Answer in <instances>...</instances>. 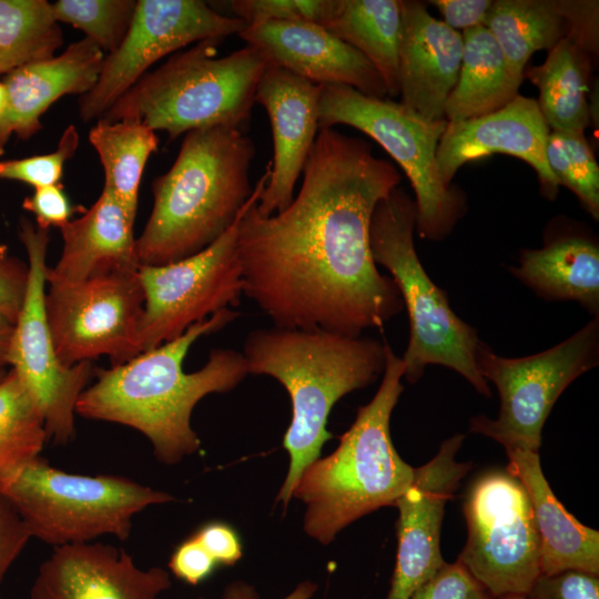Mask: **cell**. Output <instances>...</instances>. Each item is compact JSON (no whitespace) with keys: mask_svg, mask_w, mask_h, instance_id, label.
<instances>
[{"mask_svg":"<svg viewBox=\"0 0 599 599\" xmlns=\"http://www.w3.org/2000/svg\"><path fill=\"white\" fill-rule=\"evenodd\" d=\"M271 164L240 220L243 294L276 327L362 336L404 308L394 281L369 246L373 212L402 175L364 139L318 131L290 205L270 216L256 204Z\"/></svg>","mask_w":599,"mask_h":599,"instance_id":"6da1fadb","label":"cell"},{"mask_svg":"<svg viewBox=\"0 0 599 599\" xmlns=\"http://www.w3.org/2000/svg\"><path fill=\"white\" fill-rule=\"evenodd\" d=\"M240 313L222 309L180 337L133 359L95 373L80 395L81 417L129 426L151 443L156 459L172 465L196 453L201 441L191 426L195 405L206 395L234 389L248 374L242 352L215 348L203 367L185 373L184 358L201 336L232 323Z\"/></svg>","mask_w":599,"mask_h":599,"instance_id":"7a4b0ae2","label":"cell"},{"mask_svg":"<svg viewBox=\"0 0 599 599\" xmlns=\"http://www.w3.org/2000/svg\"><path fill=\"white\" fill-rule=\"evenodd\" d=\"M386 342L323 329L273 326L250 332L243 344L248 374L267 375L290 395L292 419L283 438L290 467L277 500L286 507L304 469L333 435V406L383 375Z\"/></svg>","mask_w":599,"mask_h":599,"instance_id":"3957f363","label":"cell"},{"mask_svg":"<svg viewBox=\"0 0 599 599\" xmlns=\"http://www.w3.org/2000/svg\"><path fill=\"white\" fill-rule=\"evenodd\" d=\"M254 156L252 139L237 129L185 133L172 166L152 183V211L135 238L140 265L177 262L222 236L252 195Z\"/></svg>","mask_w":599,"mask_h":599,"instance_id":"277c9868","label":"cell"},{"mask_svg":"<svg viewBox=\"0 0 599 599\" xmlns=\"http://www.w3.org/2000/svg\"><path fill=\"white\" fill-rule=\"evenodd\" d=\"M404 364L386 345L382 383L361 406L337 448L301 475L293 497L306 505L304 530L328 545L346 526L384 506H394L414 478L393 445L390 416L403 390Z\"/></svg>","mask_w":599,"mask_h":599,"instance_id":"5b68a950","label":"cell"},{"mask_svg":"<svg viewBox=\"0 0 599 599\" xmlns=\"http://www.w3.org/2000/svg\"><path fill=\"white\" fill-rule=\"evenodd\" d=\"M220 41L203 40L173 54L142 75L100 119L136 120L166 132L170 140L210 126L245 132L258 81L271 62L251 44L217 58Z\"/></svg>","mask_w":599,"mask_h":599,"instance_id":"8992f818","label":"cell"},{"mask_svg":"<svg viewBox=\"0 0 599 599\" xmlns=\"http://www.w3.org/2000/svg\"><path fill=\"white\" fill-rule=\"evenodd\" d=\"M415 202L397 186L373 212L369 246L375 264L388 271L407 309L409 337L402 357L404 378L417 383L427 366L440 365L458 373L483 396L491 397L476 365L480 338L453 311L445 291L424 268L415 248Z\"/></svg>","mask_w":599,"mask_h":599,"instance_id":"52a82bcc","label":"cell"},{"mask_svg":"<svg viewBox=\"0 0 599 599\" xmlns=\"http://www.w3.org/2000/svg\"><path fill=\"white\" fill-rule=\"evenodd\" d=\"M0 495L16 508L31 538L53 547L106 535L126 540L139 512L174 499L125 477L67 473L40 456L1 476Z\"/></svg>","mask_w":599,"mask_h":599,"instance_id":"ba28073f","label":"cell"},{"mask_svg":"<svg viewBox=\"0 0 599 599\" xmlns=\"http://www.w3.org/2000/svg\"><path fill=\"white\" fill-rule=\"evenodd\" d=\"M352 126L377 142L408 177L415 194L416 231L441 241L464 216V193L440 177L436 151L447 120L429 121L400 102L365 95L339 84L322 87L318 128Z\"/></svg>","mask_w":599,"mask_h":599,"instance_id":"9c48e42d","label":"cell"},{"mask_svg":"<svg viewBox=\"0 0 599 599\" xmlns=\"http://www.w3.org/2000/svg\"><path fill=\"white\" fill-rule=\"evenodd\" d=\"M599 364V316L557 345L525 357H504L481 339L476 365L499 394L497 418L477 415L469 430L489 437L505 450L538 453L542 428L557 399L582 374Z\"/></svg>","mask_w":599,"mask_h":599,"instance_id":"30bf717a","label":"cell"},{"mask_svg":"<svg viewBox=\"0 0 599 599\" xmlns=\"http://www.w3.org/2000/svg\"><path fill=\"white\" fill-rule=\"evenodd\" d=\"M463 510L467 541L458 556L498 599L526 596L540 575V544L528 495L507 470H491L468 489Z\"/></svg>","mask_w":599,"mask_h":599,"instance_id":"8fae6325","label":"cell"},{"mask_svg":"<svg viewBox=\"0 0 599 599\" xmlns=\"http://www.w3.org/2000/svg\"><path fill=\"white\" fill-rule=\"evenodd\" d=\"M19 237L27 251L29 275L24 300L13 324L8 365L43 418L48 440L65 445L75 435V406L93 369L91 362L71 367L62 364L52 342L44 306L49 230L23 219Z\"/></svg>","mask_w":599,"mask_h":599,"instance_id":"7c38bea8","label":"cell"},{"mask_svg":"<svg viewBox=\"0 0 599 599\" xmlns=\"http://www.w3.org/2000/svg\"><path fill=\"white\" fill-rule=\"evenodd\" d=\"M247 203L235 223L203 251L166 265H140L144 292L141 353L180 337L222 309L240 305L243 278L237 232Z\"/></svg>","mask_w":599,"mask_h":599,"instance_id":"4fadbf2b","label":"cell"},{"mask_svg":"<svg viewBox=\"0 0 599 599\" xmlns=\"http://www.w3.org/2000/svg\"><path fill=\"white\" fill-rule=\"evenodd\" d=\"M44 306L57 355L65 366L101 355L116 366L141 354L144 292L139 270L49 287Z\"/></svg>","mask_w":599,"mask_h":599,"instance_id":"5bb4252c","label":"cell"},{"mask_svg":"<svg viewBox=\"0 0 599 599\" xmlns=\"http://www.w3.org/2000/svg\"><path fill=\"white\" fill-rule=\"evenodd\" d=\"M246 23L201 0H138L119 48L106 54L94 87L79 98L83 122L100 119L160 59L191 43L240 34Z\"/></svg>","mask_w":599,"mask_h":599,"instance_id":"9a60e30c","label":"cell"},{"mask_svg":"<svg viewBox=\"0 0 599 599\" xmlns=\"http://www.w3.org/2000/svg\"><path fill=\"white\" fill-rule=\"evenodd\" d=\"M464 439L456 434L444 440L432 460L414 468L412 484L394 504L397 554L386 599H410L446 562L439 545L445 506L471 468L456 460Z\"/></svg>","mask_w":599,"mask_h":599,"instance_id":"2e32d148","label":"cell"},{"mask_svg":"<svg viewBox=\"0 0 599 599\" xmlns=\"http://www.w3.org/2000/svg\"><path fill=\"white\" fill-rule=\"evenodd\" d=\"M322 87L273 63L258 81L255 103L266 110L273 136L271 174L256 204L263 216L285 210L294 199L296 182L319 131Z\"/></svg>","mask_w":599,"mask_h":599,"instance_id":"e0dca14e","label":"cell"},{"mask_svg":"<svg viewBox=\"0 0 599 599\" xmlns=\"http://www.w3.org/2000/svg\"><path fill=\"white\" fill-rule=\"evenodd\" d=\"M549 133L537 100L520 94L491 113L447 122L436 151L440 177L446 185H453L455 174L467 162L500 153L530 165L542 193L554 200L559 184L546 160Z\"/></svg>","mask_w":599,"mask_h":599,"instance_id":"ac0fdd59","label":"cell"},{"mask_svg":"<svg viewBox=\"0 0 599 599\" xmlns=\"http://www.w3.org/2000/svg\"><path fill=\"white\" fill-rule=\"evenodd\" d=\"M171 587L161 567L141 569L122 548L102 542L53 547L40 565L31 599H161Z\"/></svg>","mask_w":599,"mask_h":599,"instance_id":"d6986e66","label":"cell"},{"mask_svg":"<svg viewBox=\"0 0 599 599\" xmlns=\"http://www.w3.org/2000/svg\"><path fill=\"white\" fill-rule=\"evenodd\" d=\"M270 62L321 85L339 84L378 99L387 95L379 73L356 49L324 27L305 21H274L238 34Z\"/></svg>","mask_w":599,"mask_h":599,"instance_id":"ffe728a7","label":"cell"},{"mask_svg":"<svg viewBox=\"0 0 599 599\" xmlns=\"http://www.w3.org/2000/svg\"><path fill=\"white\" fill-rule=\"evenodd\" d=\"M399 4L400 103L426 120H446V101L461 64V32L432 16L420 1L399 0Z\"/></svg>","mask_w":599,"mask_h":599,"instance_id":"44dd1931","label":"cell"},{"mask_svg":"<svg viewBox=\"0 0 599 599\" xmlns=\"http://www.w3.org/2000/svg\"><path fill=\"white\" fill-rule=\"evenodd\" d=\"M104 52L91 40L72 42L59 55L21 65L2 81L7 108L0 120V155L12 134L29 139L42 129L41 116L67 94L88 93L97 83Z\"/></svg>","mask_w":599,"mask_h":599,"instance_id":"7402d4cb","label":"cell"},{"mask_svg":"<svg viewBox=\"0 0 599 599\" xmlns=\"http://www.w3.org/2000/svg\"><path fill=\"white\" fill-rule=\"evenodd\" d=\"M133 224L122 205L105 189L78 219L60 231L63 247L58 263L47 268L49 287L82 283L89 278L120 271H135Z\"/></svg>","mask_w":599,"mask_h":599,"instance_id":"603a6c76","label":"cell"},{"mask_svg":"<svg viewBox=\"0 0 599 599\" xmlns=\"http://www.w3.org/2000/svg\"><path fill=\"white\" fill-rule=\"evenodd\" d=\"M506 470L524 486L540 544V573L579 570L599 575V532L582 525L552 493L538 453L506 450Z\"/></svg>","mask_w":599,"mask_h":599,"instance_id":"cb8c5ba5","label":"cell"},{"mask_svg":"<svg viewBox=\"0 0 599 599\" xmlns=\"http://www.w3.org/2000/svg\"><path fill=\"white\" fill-rule=\"evenodd\" d=\"M510 274L549 302H575L599 316V245L577 229L546 235L540 248H524Z\"/></svg>","mask_w":599,"mask_h":599,"instance_id":"d4e9b609","label":"cell"},{"mask_svg":"<svg viewBox=\"0 0 599 599\" xmlns=\"http://www.w3.org/2000/svg\"><path fill=\"white\" fill-rule=\"evenodd\" d=\"M461 35L460 70L445 105L447 122L470 120L505 106L518 95L521 84L485 26L463 30Z\"/></svg>","mask_w":599,"mask_h":599,"instance_id":"484cf974","label":"cell"},{"mask_svg":"<svg viewBox=\"0 0 599 599\" xmlns=\"http://www.w3.org/2000/svg\"><path fill=\"white\" fill-rule=\"evenodd\" d=\"M400 24L399 0H331L328 14L321 23L373 64L390 98L399 94Z\"/></svg>","mask_w":599,"mask_h":599,"instance_id":"4316f807","label":"cell"},{"mask_svg":"<svg viewBox=\"0 0 599 599\" xmlns=\"http://www.w3.org/2000/svg\"><path fill=\"white\" fill-rule=\"evenodd\" d=\"M590 67V53L568 35L548 51L542 64L524 70L539 91L537 103L550 131L585 132L588 128Z\"/></svg>","mask_w":599,"mask_h":599,"instance_id":"83f0119b","label":"cell"},{"mask_svg":"<svg viewBox=\"0 0 599 599\" xmlns=\"http://www.w3.org/2000/svg\"><path fill=\"white\" fill-rule=\"evenodd\" d=\"M484 26L496 39L511 75L519 82L532 53L551 50L571 32L565 0H496Z\"/></svg>","mask_w":599,"mask_h":599,"instance_id":"f1b7e54d","label":"cell"},{"mask_svg":"<svg viewBox=\"0 0 599 599\" xmlns=\"http://www.w3.org/2000/svg\"><path fill=\"white\" fill-rule=\"evenodd\" d=\"M104 171L108 190L134 222L141 177L150 155L158 150L155 131L136 120L99 119L89 132Z\"/></svg>","mask_w":599,"mask_h":599,"instance_id":"f546056e","label":"cell"},{"mask_svg":"<svg viewBox=\"0 0 599 599\" xmlns=\"http://www.w3.org/2000/svg\"><path fill=\"white\" fill-rule=\"evenodd\" d=\"M63 38L45 0H0V74L50 59Z\"/></svg>","mask_w":599,"mask_h":599,"instance_id":"4dcf8cb0","label":"cell"},{"mask_svg":"<svg viewBox=\"0 0 599 599\" xmlns=\"http://www.w3.org/2000/svg\"><path fill=\"white\" fill-rule=\"evenodd\" d=\"M47 441L43 418L10 369L0 382V477L39 457Z\"/></svg>","mask_w":599,"mask_h":599,"instance_id":"1f68e13d","label":"cell"},{"mask_svg":"<svg viewBox=\"0 0 599 599\" xmlns=\"http://www.w3.org/2000/svg\"><path fill=\"white\" fill-rule=\"evenodd\" d=\"M546 160L559 186L568 187L599 219V167L585 132L550 131Z\"/></svg>","mask_w":599,"mask_h":599,"instance_id":"d6a6232c","label":"cell"},{"mask_svg":"<svg viewBox=\"0 0 599 599\" xmlns=\"http://www.w3.org/2000/svg\"><path fill=\"white\" fill-rule=\"evenodd\" d=\"M136 0H59L50 3L54 20L84 32L103 52H114L132 22Z\"/></svg>","mask_w":599,"mask_h":599,"instance_id":"836d02e7","label":"cell"},{"mask_svg":"<svg viewBox=\"0 0 599 599\" xmlns=\"http://www.w3.org/2000/svg\"><path fill=\"white\" fill-rule=\"evenodd\" d=\"M80 136L74 125L64 129L55 151L20 160L0 161V180H13L37 187L55 185L64 163L75 154Z\"/></svg>","mask_w":599,"mask_h":599,"instance_id":"e575fe53","label":"cell"},{"mask_svg":"<svg viewBox=\"0 0 599 599\" xmlns=\"http://www.w3.org/2000/svg\"><path fill=\"white\" fill-rule=\"evenodd\" d=\"M331 0H234V17L246 28L274 21H305L321 24L328 14Z\"/></svg>","mask_w":599,"mask_h":599,"instance_id":"d590c367","label":"cell"},{"mask_svg":"<svg viewBox=\"0 0 599 599\" xmlns=\"http://www.w3.org/2000/svg\"><path fill=\"white\" fill-rule=\"evenodd\" d=\"M410 599H495L458 560L445 565Z\"/></svg>","mask_w":599,"mask_h":599,"instance_id":"8d00e7d4","label":"cell"},{"mask_svg":"<svg viewBox=\"0 0 599 599\" xmlns=\"http://www.w3.org/2000/svg\"><path fill=\"white\" fill-rule=\"evenodd\" d=\"M598 576L579 570L540 573L526 593V599H599Z\"/></svg>","mask_w":599,"mask_h":599,"instance_id":"74e56055","label":"cell"},{"mask_svg":"<svg viewBox=\"0 0 599 599\" xmlns=\"http://www.w3.org/2000/svg\"><path fill=\"white\" fill-rule=\"evenodd\" d=\"M29 267L0 245V314L14 324L28 284Z\"/></svg>","mask_w":599,"mask_h":599,"instance_id":"f35d334b","label":"cell"},{"mask_svg":"<svg viewBox=\"0 0 599 599\" xmlns=\"http://www.w3.org/2000/svg\"><path fill=\"white\" fill-rule=\"evenodd\" d=\"M216 567L215 560L194 535L176 547L169 561L172 573L192 586L207 579Z\"/></svg>","mask_w":599,"mask_h":599,"instance_id":"ab89813d","label":"cell"},{"mask_svg":"<svg viewBox=\"0 0 599 599\" xmlns=\"http://www.w3.org/2000/svg\"><path fill=\"white\" fill-rule=\"evenodd\" d=\"M22 207L35 216L37 225L43 230L61 229L70 221L71 207L59 184L37 187L23 200Z\"/></svg>","mask_w":599,"mask_h":599,"instance_id":"60d3db41","label":"cell"},{"mask_svg":"<svg viewBox=\"0 0 599 599\" xmlns=\"http://www.w3.org/2000/svg\"><path fill=\"white\" fill-rule=\"evenodd\" d=\"M30 538L16 508L0 495V582Z\"/></svg>","mask_w":599,"mask_h":599,"instance_id":"b9f144b4","label":"cell"},{"mask_svg":"<svg viewBox=\"0 0 599 599\" xmlns=\"http://www.w3.org/2000/svg\"><path fill=\"white\" fill-rule=\"evenodd\" d=\"M193 535L215 560L217 566H234L242 557L240 537L225 522H207Z\"/></svg>","mask_w":599,"mask_h":599,"instance_id":"7bdbcfd3","label":"cell"},{"mask_svg":"<svg viewBox=\"0 0 599 599\" xmlns=\"http://www.w3.org/2000/svg\"><path fill=\"white\" fill-rule=\"evenodd\" d=\"M444 18V22L454 30L484 26L493 4L491 0H432Z\"/></svg>","mask_w":599,"mask_h":599,"instance_id":"ee69618b","label":"cell"},{"mask_svg":"<svg viewBox=\"0 0 599 599\" xmlns=\"http://www.w3.org/2000/svg\"><path fill=\"white\" fill-rule=\"evenodd\" d=\"M317 590V585L312 581H303L283 599H311ZM205 599V598H199ZM221 599H260L254 587L235 581L226 586Z\"/></svg>","mask_w":599,"mask_h":599,"instance_id":"f6af8a7d","label":"cell"},{"mask_svg":"<svg viewBox=\"0 0 599 599\" xmlns=\"http://www.w3.org/2000/svg\"><path fill=\"white\" fill-rule=\"evenodd\" d=\"M13 333V324L0 314V367L8 365V353Z\"/></svg>","mask_w":599,"mask_h":599,"instance_id":"bcb514c9","label":"cell"},{"mask_svg":"<svg viewBox=\"0 0 599 599\" xmlns=\"http://www.w3.org/2000/svg\"><path fill=\"white\" fill-rule=\"evenodd\" d=\"M7 90L2 81H0V120L4 114L6 108H7Z\"/></svg>","mask_w":599,"mask_h":599,"instance_id":"7dc6e473","label":"cell"},{"mask_svg":"<svg viewBox=\"0 0 599 599\" xmlns=\"http://www.w3.org/2000/svg\"><path fill=\"white\" fill-rule=\"evenodd\" d=\"M498 599H526V596L512 595V596L500 597Z\"/></svg>","mask_w":599,"mask_h":599,"instance_id":"c3c4849f","label":"cell"},{"mask_svg":"<svg viewBox=\"0 0 599 599\" xmlns=\"http://www.w3.org/2000/svg\"><path fill=\"white\" fill-rule=\"evenodd\" d=\"M8 372L4 370L3 367H0V382L3 379V377L7 375Z\"/></svg>","mask_w":599,"mask_h":599,"instance_id":"681fc988","label":"cell"}]
</instances>
